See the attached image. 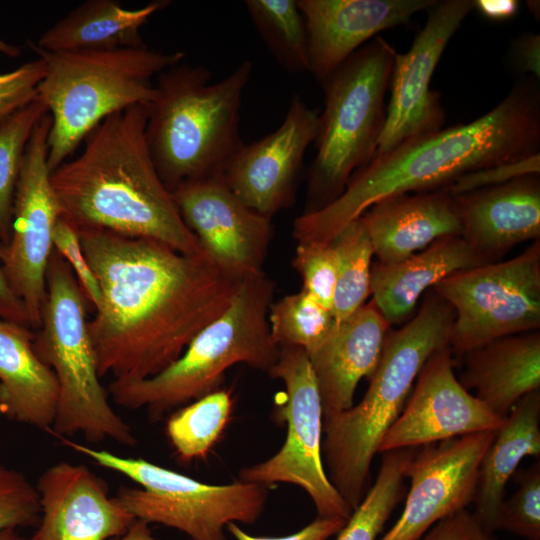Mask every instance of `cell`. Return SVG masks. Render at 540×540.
<instances>
[{"mask_svg":"<svg viewBox=\"0 0 540 540\" xmlns=\"http://www.w3.org/2000/svg\"><path fill=\"white\" fill-rule=\"evenodd\" d=\"M58 439L96 465L121 473L142 487L122 486L114 496L136 520L177 529L191 540H228L225 529L229 523L253 524L264 511L267 486L239 480L205 484L142 458Z\"/></svg>","mask_w":540,"mask_h":540,"instance_id":"obj_10","label":"cell"},{"mask_svg":"<svg viewBox=\"0 0 540 540\" xmlns=\"http://www.w3.org/2000/svg\"><path fill=\"white\" fill-rule=\"evenodd\" d=\"M232 407L231 393L217 389L169 417L166 434L180 460L188 462L208 454L224 431Z\"/></svg>","mask_w":540,"mask_h":540,"instance_id":"obj_31","label":"cell"},{"mask_svg":"<svg viewBox=\"0 0 540 540\" xmlns=\"http://www.w3.org/2000/svg\"><path fill=\"white\" fill-rule=\"evenodd\" d=\"M416 448L396 449L382 454L373 486L353 510L336 540H376L404 493L406 468Z\"/></svg>","mask_w":540,"mask_h":540,"instance_id":"obj_30","label":"cell"},{"mask_svg":"<svg viewBox=\"0 0 540 540\" xmlns=\"http://www.w3.org/2000/svg\"><path fill=\"white\" fill-rule=\"evenodd\" d=\"M489 263L461 235L440 238L395 263L371 266L372 302L389 325L405 321L421 295L444 278Z\"/></svg>","mask_w":540,"mask_h":540,"instance_id":"obj_24","label":"cell"},{"mask_svg":"<svg viewBox=\"0 0 540 540\" xmlns=\"http://www.w3.org/2000/svg\"><path fill=\"white\" fill-rule=\"evenodd\" d=\"M294 266L303 280V290L332 311L337 262L330 243H298Z\"/></svg>","mask_w":540,"mask_h":540,"instance_id":"obj_37","label":"cell"},{"mask_svg":"<svg viewBox=\"0 0 540 540\" xmlns=\"http://www.w3.org/2000/svg\"><path fill=\"white\" fill-rule=\"evenodd\" d=\"M0 540H25L17 529H8L0 534Z\"/></svg>","mask_w":540,"mask_h":540,"instance_id":"obj_48","label":"cell"},{"mask_svg":"<svg viewBox=\"0 0 540 540\" xmlns=\"http://www.w3.org/2000/svg\"><path fill=\"white\" fill-rule=\"evenodd\" d=\"M462 237L484 258L540 237V183L536 175L453 197Z\"/></svg>","mask_w":540,"mask_h":540,"instance_id":"obj_22","label":"cell"},{"mask_svg":"<svg viewBox=\"0 0 540 540\" xmlns=\"http://www.w3.org/2000/svg\"><path fill=\"white\" fill-rule=\"evenodd\" d=\"M331 244L337 262L332 304V314L337 323L362 307L370 295L371 260L374 249L360 218L344 226Z\"/></svg>","mask_w":540,"mask_h":540,"instance_id":"obj_32","label":"cell"},{"mask_svg":"<svg viewBox=\"0 0 540 540\" xmlns=\"http://www.w3.org/2000/svg\"><path fill=\"white\" fill-rule=\"evenodd\" d=\"M346 521L340 518H319L303 527L299 531L282 537L252 536L242 530L237 523H229L226 530L236 540H327L338 533Z\"/></svg>","mask_w":540,"mask_h":540,"instance_id":"obj_42","label":"cell"},{"mask_svg":"<svg viewBox=\"0 0 540 540\" xmlns=\"http://www.w3.org/2000/svg\"><path fill=\"white\" fill-rule=\"evenodd\" d=\"M0 53L8 57H17L20 55V49L10 43H7L0 39Z\"/></svg>","mask_w":540,"mask_h":540,"instance_id":"obj_47","label":"cell"},{"mask_svg":"<svg viewBox=\"0 0 540 540\" xmlns=\"http://www.w3.org/2000/svg\"><path fill=\"white\" fill-rule=\"evenodd\" d=\"M517 490L498 509L494 530H506L525 540H540V463L517 474Z\"/></svg>","mask_w":540,"mask_h":540,"instance_id":"obj_35","label":"cell"},{"mask_svg":"<svg viewBox=\"0 0 540 540\" xmlns=\"http://www.w3.org/2000/svg\"><path fill=\"white\" fill-rule=\"evenodd\" d=\"M519 3L516 0H478L475 8L485 17L492 20H506L513 17L518 11Z\"/></svg>","mask_w":540,"mask_h":540,"instance_id":"obj_45","label":"cell"},{"mask_svg":"<svg viewBox=\"0 0 540 540\" xmlns=\"http://www.w3.org/2000/svg\"><path fill=\"white\" fill-rule=\"evenodd\" d=\"M252 69L244 60L212 82L208 68L180 62L158 75L156 94L146 106L145 136L170 192L184 182L221 175L244 144L240 111Z\"/></svg>","mask_w":540,"mask_h":540,"instance_id":"obj_5","label":"cell"},{"mask_svg":"<svg viewBox=\"0 0 540 540\" xmlns=\"http://www.w3.org/2000/svg\"><path fill=\"white\" fill-rule=\"evenodd\" d=\"M50 128L47 112L26 146L16 184L10 240L7 245L0 244L4 275L24 303L30 327L35 330L41 325L53 232L60 217L47 163Z\"/></svg>","mask_w":540,"mask_h":540,"instance_id":"obj_13","label":"cell"},{"mask_svg":"<svg viewBox=\"0 0 540 540\" xmlns=\"http://www.w3.org/2000/svg\"><path fill=\"white\" fill-rule=\"evenodd\" d=\"M540 96L517 84L492 110L466 124L407 140L373 157L328 205L294 220L298 243H330L374 204L397 195L439 190L458 177L539 154Z\"/></svg>","mask_w":540,"mask_h":540,"instance_id":"obj_2","label":"cell"},{"mask_svg":"<svg viewBox=\"0 0 540 540\" xmlns=\"http://www.w3.org/2000/svg\"><path fill=\"white\" fill-rule=\"evenodd\" d=\"M540 455V390L522 397L506 415L479 468L475 516L493 533L508 480L526 456Z\"/></svg>","mask_w":540,"mask_h":540,"instance_id":"obj_28","label":"cell"},{"mask_svg":"<svg viewBox=\"0 0 540 540\" xmlns=\"http://www.w3.org/2000/svg\"><path fill=\"white\" fill-rule=\"evenodd\" d=\"M171 2L126 9L115 0H88L47 29L33 44L46 51H94L145 45L140 30Z\"/></svg>","mask_w":540,"mask_h":540,"instance_id":"obj_27","label":"cell"},{"mask_svg":"<svg viewBox=\"0 0 540 540\" xmlns=\"http://www.w3.org/2000/svg\"><path fill=\"white\" fill-rule=\"evenodd\" d=\"M318 129V112L295 95L280 126L244 143L221 176L248 207L271 218L292 201L305 153L315 142Z\"/></svg>","mask_w":540,"mask_h":540,"instance_id":"obj_18","label":"cell"},{"mask_svg":"<svg viewBox=\"0 0 540 540\" xmlns=\"http://www.w3.org/2000/svg\"><path fill=\"white\" fill-rule=\"evenodd\" d=\"M146 119L145 105L110 115L86 136L77 157L51 172L60 217L77 231L106 230L202 254L153 163Z\"/></svg>","mask_w":540,"mask_h":540,"instance_id":"obj_3","label":"cell"},{"mask_svg":"<svg viewBox=\"0 0 540 540\" xmlns=\"http://www.w3.org/2000/svg\"><path fill=\"white\" fill-rule=\"evenodd\" d=\"M460 383L498 416L528 393L540 390L539 330L491 340L462 356Z\"/></svg>","mask_w":540,"mask_h":540,"instance_id":"obj_25","label":"cell"},{"mask_svg":"<svg viewBox=\"0 0 540 540\" xmlns=\"http://www.w3.org/2000/svg\"><path fill=\"white\" fill-rule=\"evenodd\" d=\"M474 8L472 0L438 2L410 49L396 53L391 98L373 157L442 129L444 110L439 94L430 89L431 79L448 42Z\"/></svg>","mask_w":540,"mask_h":540,"instance_id":"obj_14","label":"cell"},{"mask_svg":"<svg viewBox=\"0 0 540 540\" xmlns=\"http://www.w3.org/2000/svg\"><path fill=\"white\" fill-rule=\"evenodd\" d=\"M171 194L202 252L216 266L239 280L263 272L271 218L241 201L221 175L184 182Z\"/></svg>","mask_w":540,"mask_h":540,"instance_id":"obj_15","label":"cell"},{"mask_svg":"<svg viewBox=\"0 0 540 540\" xmlns=\"http://www.w3.org/2000/svg\"><path fill=\"white\" fill-rule=\"evenodd\" d=\"M244 6L277 63L290 73L309 72L307 33L297 0H246Z\"/></svg>","mask_w":540,"mask_h":540,"instance_id":"obj_29","label":"cell"},{"mask_svg":"<svg viewBox=\"0 0 540 540\" xmlns=\"http://www.w3.org/2000/svg\"><path fill=\"white\" fill-rule=\"evenodd\" d=\"M116 540H159L152 534L149 524L135 520V522L129 527V529Z\"/></svg>","mask_w":540,"mask_h":540,"instance_id":"obj_46","label":"cell"},{"mask_svg":"<svg viewBox=\"0 0 540 540\" xmlns=\"http://www.w3.org/2000/svg\"><path fill=\"white\" fill-rule=\"evenodd\" d=\"M31 328L0 319V412L50 432L59 388L53 371L36 355Z\"/></svg>","mask_w":540,"mask_h":540,"instance_id":"obj_26","label":"cell"},{"mask_svg":"<svg viewBox=\"0 0 540 540\" xmlns=\"http://www.w3.org/2000/svg\"><path fill=\"white\" fill-rule=\"evenodd\" d=\"M515 58L523 71L540 76V37L528 33L522 35L514 45Z\"/></svg>","mask_w":540,"mask_h":540,"instance_id":"obj_44","label":"cell"},{"mask_svg":"<svg viewBox=\"0 0 540 540\" xmlns=\"http://www.w3.org/2000/svg\"><path fill=\"white\" fill-rule=\"evenodd\" d=\"M359 218L382 264L399 262L440 238L462 236L454 199L442 190L386 198Z\"/></svg>","mask_w":540,"mask_h":540,"instance_id":"obj_23","label":"cell"},{"mask_svg":"<svg viewBox=\"0 0 540 540\" xmlns=\"http://www.w3.org/2000/svg\"><path fill=\"white\" fill-rule=\"evenodd\" d=\"M40 521L32 540H108L135 522L87 466L61 461L40 475Z\"/></svg>","mask_w":540,"mask_h":540,"instance_id":"obj_19","label":"cell"},{"mask_svg":"<svg viewBox=\"0 0 540 540\" xmlns=\"http://www.w3.org/2000/svg\"><path fill=\"white\" fill-rule=\"evenodd\" d=\"M389 328L371 301L335 322L324 340L307 354L321 398L323 420L353 406L358 383L362 378L370 379L379 364Z\"/></svg>","mask_w":540,"mask_h":540,"instance_id":"obj_21","label":"cell"},{"mask_svg":"<svg viewBox=\"0 0 540 540\" xmlns=\"http://www.w3.org/2000/svg\"><path fill=\"white\" fill-rule=\"evenodd\" d=\"M46 64L37 96L51 116L48 167L68 160L86 136L110 115L135 105L148 106L153 79L180 63L185 53L138 47L94 51H46L28 41Z\"/></svg>","mask_w":540,"mask_h":540,"instance_id":"obj_6","label":"cell"},{"mask_svg":"<svg viewBox=\"0 0 540 540\" xmlns=\"http://www.w3.org/2000/svg\"><path fill=\"white\" fill-rule=\"evenodd\" d=\"M494 436L483 431L417 448L405 471L411 484L403 511L379 540H418L474 502L480 463Z\"/></svg>","mask_w":540,"mask_h":540,"instance_id":"obj_16","label":"cell"},{"mask_svg":"<svg viewBox=\"0 0 540 540\" xmlns=\"http://www.w3.org/2000/svg\"><path fill=\"white\" fill-rule=\"evenodd\" d=\"M48 112L37 96L0 122V244L7 245L12 230L16 184L28 141Z\"/></svg>","mask_w":540,"mask_h":540,"instance_id":"obj_33","label":"cell"},{"mask_svg":"<svg viewBox=\"0 0 540 540\" xmlns=\"http://www.w3.org/2000/svg\"><path fill=\"white\" fill-rule=\"evenodd\" d=\"M268 323L279 347H300L308 354L328 335L335 319L331 310L301 289L270 305Z\"/></svg>","mask_w":540,"mask_h":540,"instance_id":"obj_34","label":"cell"},{"mask_svg":"<svg viewBox=\"0 0 540 540\" xmlns=\"http://www.w3.org/2000/svg\"><path fill=\"white\" fill-rule=\"evenodd\" d=\"M396 53L386 40L377 37L322 83L324 109L319 114L305 212L338 198L351 176L373 158L385 121L384 100Z\"/></svg>","mask_w":540,"mask_h":540,"instance_id":"obj_9","label":"cell"},{"mask_svg":"<svg viewBox=\"0 0 540 540\" xmlns=\"http://www.w3.org/2000/svg\"><path fill=\"white\" fill-rule=\"evenodd\" d=\"M77 232L102 295L88 321L100 378L160 373L228 308L242 281L204 253L106 230Z\"/></svg>","mask_w":540,"mask_h":540,"instance_id":"obj_1","label":"cell"},{"mask_svg":"<svg viewBox=\"0 0 540 540\" xmlns=\"http://www.w3.org/2000/svg\"><path fill=\"white\" fill-rule=\"evenodd\" d=\"M434 0H297L303 16L309 72L322 84L376 34L406 24Z\"/></svg>","mask_w":540,"mask_h":540,"instance_id":"obj_20","label":"cell"},{"mask_svg":"<svg viewBox=\"0 0 540 540\" xmlns=\"http://www.w3.org/2000/svg\"><path fill=\"white\" fill-rule=\"evenodd\" d=\"M449 346L424 363L406 404L384 435L378 453L418 448L483 431H496L505 417L493 413L457 380Z\"/></svg>","mask_w":540,"mask_h":540,"instance_id":"obj_17","label":"cell"},{"mask_svg":"<svg viewBox=\"0 0 540 540\" xmlns=\"http://www.w3.org/2000/svg\"><path fill=\"white\" fill-rule=\"evenodd\" d=\"M268 373L285 387L276 417L286 424V438L272 457L242 468L238 480L267 487L277 483L298 486L311 498L319 518L347 521L353 511L330 482L323 462L322 404L306 351L280 347L279 358Z\"/></svg>","mask_w":540,"mask_h":540,"instance_id":"obj_11","label":"cell"},{"mask_svg":"<svg viewBox=\"0 0 540 540\" xmlns=\"http://www.w3.org/2000/svg\"><path fill=\"white\" fill-rule=\"evenodd\" d=\"M46 74L40 57L16 69L0 73V122L37 97V88Z\"/></svg>","mask_w":540,"mask_h":540,"instance_id":"obj_39","label":"cell"},{"mask_svg":"<svg viewBox=\"0 0 540 540\" xmlns=\"http://www.w3.org/2000/svg\"><path fill=\"white\" fill-rule=\"evenodd\" d=\"M539 171L540 156L535 154L521 160L466 173L439 190L454 197L479 189L502 185L521 177L538 175Z\"/></svg>","mask_w":540,"mask_h":540,"instance_id":"obj_40","label":"cell"},{"mask_svg":"<svg viewBox=\"0 0 540 540\" xmlns=\"http://www.w3.org/2000/svg\"><path fill=\"white\" fill-rule=\"evenodd\" d=\"M0 319L30 327L29 316L22 300L18 298L2 270L0 263Z\"/></svg>","mask_w":540,"mask_h":540,"instance_id":"obj_43","label":"cell"},{"mask_svg":"<svg viewBox=\"0 0 540 540\" xmlns=\"http://www.w3.org/2000/svg\"><path fill=\"white\" fill-rule=\"evenodd\" d=\"M453 322L450 304L429 292L406 325L389 329L362 400L323 420L325 470L352 511L365 495L373 457L401 414L421 368L436 350L449 346Z\"/></svg>","mask_w":540,"mask_h":540,"instance_id":"obj_4","label":"cell"},{"mask_svg":"<svg viewBox=\"0 0 540 540\" xmlns=\"http://www.w3.org/2000/svg\"><path fill=\"white\" fill-rule=\"evenodd\" d=\"M418 540H497L467 508L458 510L435 523Z\"/></svg>","mask_w":540,"mask_h":540,"instance_id":"obj_41","label":"cell"},{"mask_svg":"<svg viewBox=\"0 0 540 540\" xmlns=\"http://www.w3.org/2000/svg\"><path fill=\"white\" fill-rule=\"evenodd\" d=\"M273 290L263 272L243 279L228 308L196 334L177 360L150 378L113 380L108 394L123 408H144L156 421L217 390L225 371L237 363L269 372L280 354L268 323Z\"/></svg>","mask_w":540,"mask_h":540,"instance_id":"obj_7","label":"cell"},{"mask_svg":"<svg viewBox=\"0 0 540 540\" xmlns=\"http://www.w3.org/2000/svg\"><path fill=\"white\" fill-rule=\"evenodd\" d=\"M433 291L450 304L449 348L462 356L491 340L540 327V241L507 261L454 273Z\"/></svg>","mask_w":540,"mask_h":540,"instance_id":"obj_12","label":"cell"},{"mask_svg":"<svg viewBox=\"0 0 540 540\" xmlns=\"http://www.w3.org/2000/svg\"><path fill=\"white\" fill-rule=\"evenodd\" d=\"M40 515L36 485L0 461V534L8 529L36 527Z\"/></svg>","mask_w":540,"mask_h":540,"instance_id":"obj_36","label":"cell"},{"mask_svg":"<svg viewBox=\"0 0 540 540\" xmlns=\"http://www.w3.org/2000/svg\"><path fill=\"white\" fill-rule=\"evenodd\" d=\"M47 294L33 348L54 373L58 404L51 434H82L90 443L111 439L134 446L131 427L114 411L100 382L88 329L87 304L68 263L54 249L47 268Z\"/></svg>","mask_w":540,"mask_h":540,"instance_id":"obj_8","label":"cell"},{"mask_svg":"<svg viewBox=\"0 0 540 540\" xmlns=\"http://www.w3.org/2000/svg\"><path fill=\"white\" fill-rule=\"evenodd\" d=\"M53 245L70 266L86 300L96 310L102 298L99 282L85 257L77 230L61 217L54 228Z\"/></svg>","mask_w":540,"mask_h":540,"instance_id":"obj_38","label":"cell"}]
</instances>
